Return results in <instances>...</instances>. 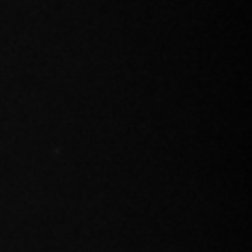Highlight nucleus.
Wrapping results in <instances>:
<instances>
[]
</instances>
